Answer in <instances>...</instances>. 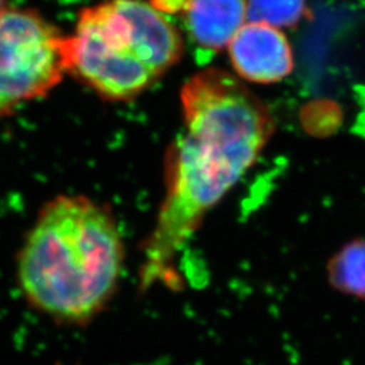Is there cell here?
Instances as JSON below:
<instances>
[{"label": "cell", "instance_id": "1", "mask_svg": "<svg viewBox=\"0 0 365 365\" xmlns=\"http://www.w3.org/2000/svg\"><path fill=\"white\" fill-rule=\"evenodd\" d=\"M182 129L170 145L165 195L143 248L140 287L172 286L176 257L248 173L274 131L271 110L237 75L200 71L180 91Z\"/></svg>", "mask_w": 365, "mask_h": 365}, {"label": "cell", "instance_id": "2", "mask_svg": "<svg viewBox=\"0 0 365 365\" xmlns=\"http://www.w3.org/2000/svg\"><path fill=\"white\" fill-rule=\"evenodd\" d=\"M123 259L108 210L86 196L58 195L39 210L18 253V283L36 310L83 325L113 298Z\"/></svg>", "mask_w": 365, "mask_h": 365}, {"label": "cell", "instance_id": "3", "mask_svg": "<svg viewBox=\"0 0 365 365\" xmlns=\"http://www.w3.org/2000/svg\"><path fill=\"white\" fill-rule=\"evenodd\" d=\"M182 53L176 27L143 0H108L84 9L68 37L69 73L114 102L146 91Z\"/></svg>", "mask_w": 365, "mask_h": 365}, {"label": "cell", "instance_id": "4", "mask_svg": "<svg viewBox=\"0 0 365 365\" xmlns=\"http://www.w3.org/2000/svg\"><path fill=\"white\" fill-rule=\"evenodd\" d=\"M66 73L68 37L36 11L0 13V117L45 96Z\"/></svg>", "mask_w": 365, "mask_h": 365}, {"label": "cell", "instance_id": "5", "mask_svg": "<svg viewBox=\"0 0 365 365\" xmlns=\"http://www.w3.org/2000/svg\"><path fill=\"white\" fill-rule=\"evenodd\" d=\"M235 75L257 84L277 83L294 69L292 49L284 33L262 22H248L227 46Z\"/></svg>", "mask_w": 365, "mask_h": 365}, {"label": "cell", "instance_id": "6", "mask_svg": "<svg viewBox=\"0 0 365 365\" xmlns=\"http://www.w3.org/2000/svg\"><path fill=\"white\" fill-rule=\"evenodd\" d=\"M248 19V0H192L185 10L191 38L207 52L227 48Z\"/></svg>", "mask_w": 365, "mask_h": 365}, {"label": "cell", "instance_id": "7", "mask_svg": "<svg viewBox=\"0 0 365 365\" xmlns=\"http://www.w3.org/2000/svg\"><path fill=\"white\" fill-rule=\"evenodd\" d=\"M330 286L346 297L365 300V238L345 244L327 264Z\"/></svg>", "mask_w": 365, "mask_h": 365}, {"label": "cell", "instance_id": "8", "mask_svg": "<svg viewBox=\"0 0 365 365\" xmlns=\"http://www.w3.org/2000/svg\"><path fill=\"white\" fill-rule=\"evenodd\" d=\"M309 0H248L249 22L294 27L307 14Z\"/></svg>", "mask_w": 365, "mask_h": 365}, {"label": "cell", "instance_id": "9", "mask_svg": "<svg viewBox=\"0 0 365 365\" xmlns=\"http://www.w3.org/2000/svg\"><path fill=\"white\" fill-rule=\"evenodd\" d=\"M192 0H150V6L161 14H178L190 7Z\"/></svg>", "mask_w": 365, "mask_h": 365}, {"label": "cell", "instance_id": "10", "mask_svg": "<svg viewBox=\"0 0 365 365\" xmlns=\"http://www.w3.org/2000/svg\"><path fill=\"white\" fill-rule=\"evenodd\" d=\"M356 95H357V103H359V113L354 120L353 131L356 135L365 140V86L359 87Z\"/></svg>", "mask_w": 365, "mask_h": 365}, {"label": "cell", "instance_id": "11", "mask_svg": "<svg viewBox=\"0 0 365 365\" xmlns=\"http://www.w3.org/2000/svg\"><path fill=\"white\" fill-rule=\"evenodd\" d=\"M6 9V0H0V13Z\"/></svg>", "mask_w": 365, "mask_h": 365}]
</instances>
